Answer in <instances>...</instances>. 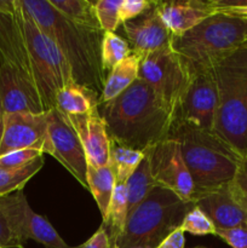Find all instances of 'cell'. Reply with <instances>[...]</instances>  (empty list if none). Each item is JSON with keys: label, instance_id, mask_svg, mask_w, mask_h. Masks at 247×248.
<instances>
[{"label": "cell", "instance_id": "cell-9", "mask_svg": "<svg viewBox=\"0 0 247 248\" xmlns=\"http://www.w3.org/2000/svg\"><path fill=\"white\" fill-rule=\"evenodd\" d=\"M47 143L44 155L57 160L82 188L89 190L87 160L77 131L57 108L47 111Z\"/></svg>", "mask_w": 247, "mask_h": 248}, {"label": "cell", "instance_id": "cell-33", "mask_svg": "<svg viewBox=\"0 0 247 248\" xmlns=\"http://www.w3.org/2000/svg\"><path fill=\"white\" fill-rule=\"evenodd\" d=\"M213 11L247 17V0H210Z\"/></svg>", "mask_w": 247, "mask_h": 248}, {"label": "cell", "instance_id": "cell-30", "mask_svg": "<svg viewBox=\"0 0 247 248\" xmlns=\"http://www.w3.org/2000/svg\"><path fill=\"white\" fill-rule=\"evenodd\" d=\"M44 155L40 150L36 149H21L6 153L0 155V169L1 170H15L21 169L26 165L31 164L39 156Z\"/></svg>", "mask_w": 247, "mask_h": 248}, {"label": "cell", "instance_id": "cell-22", "mask_svg": "<svg viewBox=\"0 0 247 248\" xmlns=\"http://www.w3.org/2000/svg\"><path fill=\"white\" fill-rule=\"evenodd\" d=\"M51 5L63 16L85 28L102 31L97 18L94 2L89 0H50Z\"/></svg>", "mask_w": 247, "mask_h": 248}, {"label": "cell", "instance_id": "cell-19", "mask_svg": "<svg viewBox=\"0 0 247 248\" xmlns=\"http://www.w3.org/2000/svg\"><path fill=\"white\" fill-rule=\"evenodd\" d=\"M139 63V56L131 53L108 73L104 81L103 91L98 99V106L116 98L138 79Z\"/></svg>", "mask_w": 247, "mask_h": 248}, {"label": "cell", "instance_id": "cell-21", "mask_svg": "<svg viewBox=\"0 0 247 248\" xmlns=\"http://www.w3.org/2000/svg\"><path fill=\"white\" fill-rule=\"evenodd\" d=\"M87 184L93 200L98 206L104 224L108 219L109 207L116 186L115 177L110 165L96 167L87 162Z\"/></svg>", "mask_w": 247, "mask_h": 248}, {"label": "cell", "instance_id": "cell-10", "mask_svg": "<svg viewBox=\"0 0 247 248\" xmlns=\"http://www.w3.org/2000/svg\"><path fill=\"white\" fill-rule=\"evenodd\" d=\"M218 93L212 69L193 75L176 111L173 125L215 133Z\"/></svg>", "mask_w": 247, "mask_h": 248}, {"label": "cell", "instance_id": "cell-4", "mask_svg": "<svg viewBox=\"0 0 247 248\" xmlns=\"http://www.w3.org/2000/svg\"><path fill=\"white\" fill-rule=\"evenodd\" d=\"M218 106L215 133L242 160L247 157V46L212 67Z\"/></svg>", "mask_w": 247, "mask_h": 248}, {"label": "cell", "instance_id": "cell-39", "mask_svg": "<svg viewBox=\"0 0 247 248\" xmlns=\"http://www.w3.org/2000/svg\"><path fill=\"white\" fill-rule=\"evenodd\" d=\"M2 108H1V101H0V116H2Z\"/></svg>", "mask_w": 247, "mask_h": 248}, {"label": "cell", "instance_id": "cell-36", "mask_svg": "<svg viewBox=\"0 0 247 248\" xmlns=\"http://www.w3.org/2000/svg\"><path fill=\"white\" fill-rule=\"evenodd\" d=\"M185 232L178 228L174 232H172L169 236L162 242H160L155 248H185V237H184Z\"/></svg>", "mask_w": 247, "mask_h": 248}, {"label": "cell", "instance_id": "cell-6", "mask_svg": "<svg viewBox=\"0 0 247 248\" xmlns=\"http://www.w3.org/2000/svg\"><path fill=\"white\" fill-rule=\"evenodd\" d=\"M193 206L169 189L155 186L137 207L128 212L125 228L113 248H155L181 228Z\"/></svg>", "mask_w": 247, "mask_h": 248}, {"label": "cell", "instance_id": "cell-14", "mask_svg": "<svg viewBox=\"0 0 247 248\" xmlns=\"http://www.w3.org/2000/svg\"><path fill=\"white\" fill-rule=\"evenodd\" d=\"M47 111L2 114L0 155L21 149H36L44 154L47 143Z\"/></svg>", "mask_w": 247, "mask_h": 248}, {"label": "cell", "instance_id": "cell-31", "mask_svg": "<svg viewBox=\"0 0 247 248\" xmlns=\"http://www.w3.org/2000/svg\"><path fill=\"white\" fill-rule=\"evenodd\" d=\"M215 236L222 239L232 248H247V225L230 229H217Z\"/></svg>", "mask_w": 247, "mask_h": 248}, {"label": "cell", "instance_id": "cell-37", "mask_svg": "<svg viewBox=\"0 0 247 248\" xmlns=\"http://www.w3.org/2000/svg\"><path fill=\"white\" fill-rule=\"evenodd\" d=\"M235 182L247 193V157L245 160H242L241 166H240L239 172H237Z\"/></svg>", "mask_w": 247, "mask_h": 248}, {"label": "cell", "instance_id": "cell-20", "mask_svg": "<svg viewBox=\"0 0 247 248\" xmlns=\"http://www.w3.org/2000/svg\"><path fill=\"white\" fill-rule=\"evenodd\" d=\"M56 108L64 115H85L98 108V96L77 82H70L56 93Z\"/></svg>", "mask_w": 247, "mask_h": 248}, {"label": "cell", "instance_id": "cell-7", "mask_svg": "<svg viewBox=\"0 0 247 248\" xmlns=\"http://www.w3.org/2000/svg\"><path fill=\"white\" fill-rule=\"evenodd\" d=\"M15 14L26 44L36 89L45 111L56 108V93L73 79L72 70L56 44L39 28L22 6L14 0Z\"/></svg>", "mask_w": 247, "mask_h": 248}, {"label": "cell", "instance_id": "cell-17", "mask_svg": "<svg viewBox=\"0 0 247 248\" xmlns=\"http://www.w3.org/2000/svg\"><path fill=\"white\" fill-rule=\"evenodd\" d=\"M65 116L79 136L87 162L96 167L109 165L110 138L98 108L85 115Z\"/></svg>", "mask_w": 247, "mask_h": 248}, {"label": "cell", "instance_id": "cell-35", "mask_svg": "<svg viewBox=\"0 0 247 248\" xmlns=\"http://www.w3.org/2000/svg\"><path fill=\"white\" fill-rule=\"evenodd\" d=\"M75 248H113L110 237L106 228L102 225L84 245Z\"/></svg>", "mask_w": 247, "mask_h": 248}, {"label": "cell", "instance_id": "cell-8", "mask_svg": "<svg viewBox=\"0 0 247 248\" xmlns=\"http://www.w3.org/2000/svg\"><path fill=\"white\" fill-rule=\"evenodd\" d=\"M138 79L149 85L176 116L191 77L171 45H167L140 58Z\"/></svg>", "mask_w": 247, "mask_h": 248}, {"label": "cell", "instance_id": "cell-15", "mask_svg": "<svg viewBox=\"0 0 247 248\" xmlns=\"http://www.w3.org/2000/svg\"><path fill=\"white\" fill-rule=\"evenodd\" d=\"M2 113H46L38 91L9 63L0 60Z\"/></svg>", "mask_w": 247, "mask_h": 248}, {"label": "cell", "instance_id": "cell-16", "mask_svg": "<svg viewBox=\"0 0 247 248\" xmlns=\"http://www.w3.org/2000/svg\"><path fill=\"white\" fill-rule=\"evenodd\" d=\"M123 28L131 44V51L140 58L170 45L171 41V33L157 14L154 1L144 14L125 22Z\"/></svg>", "mask_w": 247, "mask_h": 248}, {"label": "cell", "instance_id": "cell-40", "mask_svg": "<svg viewBox=\"0 0 247 248\" xmlns=\"http://www.w3.org/2000/svg\"><path fill=\"white\" fill-rule=\"evenodd\" d=\"M195 248H206V247H195Z\"/></svg>", "mask_w": 247, "mask_h": 248}, {"label": "cell", "instance_id": "cell-28", "mask_svg": "<svg viewBox=\"0 0 247 248\" xmlns=\"http://www.w3.org/2000/svg\"><path fill=\"white\" fill-rule=\"evenodd\" d=\"M123 0H98L94 2L97 18L103 31H110L115 33L118 27L120 26V17H119V10H120Z\"/></svg>", "mask_w": 247, "mask_h": 248}, {"label": "cell", "instance_id": "cell-27", "mask_svg": "<svg viewBox=\"0 0 247 248\" xmlns=\"http://www.w3.org/2000/svg\"><path fill=\"white\" fill-rule=\"evenodd\" d=\"M132 53L130 45L127 41L124 40L121 36L116 35L115 33L104 31L103 40H102V67L104 73H108L118 65L121 61L125 60L127 56Z\"/></svg>", "mask_w": 247, "mask_h": 248}, {"label": "cell", "instance_id": "cell-18", "mask_svg": "<svg viewBox=\"0 0 247 248\" xmlns=\"http://www.w3.org/2000/svg\"><path fill=\"white\" fill-rule=\"evenodd\" d=\"M155 9L172 36H181L216 14L210 0L154 1Z\"/></svg>", "mask_w": 247, "mask_h": 248}, {"label": "cell", "instance_id": "cell-13", "mask_svg": "<svg viewBox=\"0 0 247 248\" xmlns=\"http://www.w3.org/2000/svg\"><path fill=\"white\" fill-rule=\"evenodd\" d=\"M217 229L247 225V193L235 182L202 194L194 200Z\"/></svg>", "mask_w": 247, "mask_h": 248}, {"label": "cell", "instance_id": "cell-34", "mask_svg": "<svg viewBox=\"0 0 247 248\" xmlns=\"http://www.w3.org/2000/svg\"><path fill=\"white\" fill-rule=\"evenodd\" d=\"M0 247L24 248V242L12 232L1 212H0Z\"/></svg>", "mask_w": 247, "mask_h": 248}, {"label": "cell", "instance_id": "cell-3", "mask_svg": "<svg viewBox=\"0 0 247 248\" xmlns=\"http://www.w3.org/2000/svg\"><path fill=\"white\" fill-rule=\"evenodd\" d=\"M170 45L193 77L247 46V17L217 12L183 35H171Z\"/></svg>", "mask_w": 247, "mask_h": 248}, {"label": "cell", "instance_id": "cell-11", "mask_svg": "<svg viewBox=\"0 0 247 248\" xmlns=\"http://www.w3.org/2000/svg\"><path fill=\"white\" fill-rule=\"evenodd\" d=\"M0 212L24 244L34 240L46 248H74L65 244L46 218L31 210L22 191L0 198Z\"/></svg>", "mask_w": 247, "mask_h": 248}, {"label": "cell", "instance_id": "cell-24", "mask_svg": "<svg viewBox=\"0 0 247 248\" xmlns=\"http://www.w3.org/2000/svg\"><path fill=\"white\" fill-rule=\"evenodd\" d=\"M125 186L126 191H127L128 212H131L133 208L137 207L147 198L150 190L153 188H155V186H157L152 176L149 159H148L147 153H145V156L143 157V160L140 161L139 166L137 167L135 173L127 179Z\"/></svg>", "mask_w": 247, "mask_h": 248}, {"label": "cell", "instance_id": "cell-32", "mask_svg": "<svg viewBox=\"0 0 247 248\" xmlns=\"http://www.w3.org/2000/svg\"><path fill=\"white\" fill-rule=\"evenodd\" d=\"M150 6H152V1H148V0H123V4L119 10L121 24L137 18L138 16L144 14Z\"/></svg>", "mask_w": 247, "mask_h": 248}, {"label": "cell", "instance_id": "cell-41", "mask_svg": "<svg viewBox=\"0 0 247 248\" xmlns=\"http://www.w3.org/2000/svg\"><path fill=\"white\" fill-rule=\"evenodd\" d=\"M0 248H1V247H0Z\"/></svg>", "mask_w": 247, "mask_h": 248}, {"label": "cell", "instance_id": "cell-12", "mask_svg": "<svg viewBox=\"0 0 247 248\" xmlns=\"http://www.w3.org/2000/svg\"><path fill=\"white\" fill-rule=\"evenodd\" d=\"M145 153L156 186L169 189L185 202L194 203L195 186L179 143L170 137Z\"/></svg>", "mask_w": 247, "mask_h": 248}, {"label": "cell", "instance_id": "cell-5", "mask_svg": "<svg viewBox=\"0 0 247 248\" xmlns=\"http://www.w3.org/2000/svg\"><path fill=\"white\" fill-rule=\"evenodd\" d=\"M171 138L179 143L199 198L236 178L242 159L216 133L173 125Z\"/></svg>", "mask_w": 247, "mask_h": 248}, {"label": "cell", "instance_id": "cell-29", "mask_svg": "<svg viewBox=\"0 0 247 248\" xmlns=\"http://www.w3.org/2000/svg\"><path fill=\"white\" fill-rule=\"evenodd\" d=\"M181 229L184 232H189L195 236H205V235H216V228L210 218L199 207L193 206L190 211L184 217Z\"/></svg>", "mask_w": 247, "mask_h": 248}, {"label": "cell", "instance_id": "cell-23", "mask_svg": "<svg viewBox=\"0 0 247 248\" xmlns=\"http://www.w3.org/2000/svg\"><path fill=\"white\" fill-rule=\"evenodd\" d=\"M145 156V152L121 147L110 142V159L109 165L113 170L116 184H125L135 173L140 161Z\"/></svg>", "mask_w": 247, "mask_h": 248}, {"label": "cell", "instance_id": "cell-2", "mask_svg": "<svg viewBox=\"0 0 247 248\" xmlns=\"http://www.w3.org/2000/svg\"><path fill=\"white\" fill-rule=\"evenodd\" d=\"M39 28L56 44L67 61L73 79L101 97L106 73L102 67L103 31H93L74 23L51 5L50 0H21Z\"/></svg>", "mask_w": 247, "mask_h": 248}, {"label": "cell", "instance_id": "cell-25", "mask_svg": "<svg viewBox=\"0 0 247 248\" xmlns=\"http://www.w3.org/2000/svg\"><path fill=\"white\" fill-rule=\"evenodd\" d=\"M45 164L44 155L39 156L31 164L15 170L0 169V198L22 191L27 183L43 169Z\"/></svg>", "mask_w": 247, "mask_h": 248}, {"label": "cell", "instance_id": "cell-38", "mask_svg": "<svg viewBox=\"0 0 247 248\" xmlns=\"http://www.w3.org/2000/svg\"><path fill=\"white\" fill-rule=\"evenodd\" d=\"M2 128H4V126H2V116H0V144H1L2 138Z\"/></svg>", "mask_w": 247, "mask_h": 248}, {"label": "cell", "instance_id": "cell-26", "mask_svg": "<svg viewBox=\"0 0 247 248\" xmlns=\"http://www.w3.org/2000/svg\"><path fill=\"white\" fill-rule=\"evenodd\" d=\"M128 216L127 208V191L125 184H116L114 189L113 199H111L110 207H109L108 219L104 223L103 227L108 232L110 237L111 246L118 240L125 228L126 219Z\"/></svg>", "mask_w": 247, "mask_h": 248}, {"label": "cell", "instance_id": "cell-1", "mask_svg": "<svg viewBox=\"0 0 247 248\" xmlns=\"http://www.w3.org/2000/svg\"><path fill=\"white\" fill-rule=\"evenodd\" d=\"M98 110L110 142L139 152L170 138L173 128V110L140 79Z\"/></svg>", "mask_w": 247, "mask_h": 248}]
</instances>
